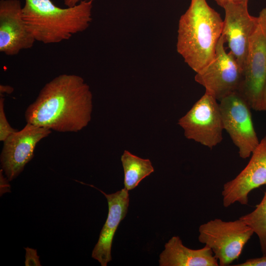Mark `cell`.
Wrapping results in <instances>:
<instances>
[{
    "label": "cell",
    "instance_id": "cell-1",
    "mask_svg": "<svg viewBox=\"0 0 266 266\" xmlns=\"http://www.w3.org/2000/svg\"><path fill=\"white\" fill-rule=\"evenodd\" d=\"M92 110V93L84 79L62 74L43 87L25 118L27 123L51 131L76 133L88 125Z\"/></svg>",
    "mask_w": 266,
    "mask_h": 266
},
{
    "label": "cell",
    "instance_id": "cell-2",
    "mask_svg": "<svg viewBox=\"0 0 266 266\" xmlns=\"http://www.w3.org/2000/svg\"><path fill=\"white\" fill-rule=\"evenodd\" d=\"M223 25L220 15L206 0H191L180 17L176 50L196 73L213 60Z\"/></svg>",
    "mask_w": 266,
    "mask_h": 266
},
{
    "label": "cell",
    "instance_id": "cell-3",
    "mask_svg": "<svg viewBox=\"0 0 266 266\" xmlns=\"http://www.w3.org/2000/svg\"><path fill=\"white\" fill-rule=\"evenodd\" d=\"M93 1L84 0L73 6L61 8L51 0H25L22 15L35 41L57 43L89 27Z\"/></svg>",
    "mask_w": 266,
    "mask_h": 266
},
{
    "label": "cell",
    "instance_id": "cell-4",
    "mask_svg": "<svg viewBox=\"0 0 266 266\" xmlns=\"http://www.w3.org/2000/svg\"><path fill=\"white\" fill-rule=\"evenodd\" d=\"M199 232V241L211 249L220 266H229L238 259L254 233L239 218L230 221L211 220L201 225Z\"/></svg>",
    "mask_w": 266,
    "mask_h": 266
},
{
    "label": "cell",
    "instance_id": "cell-5",
    "mask_svg": "<svg viewBox=\"0 0 266 266\" xmlns=\"http://www.w3.org/2000/svg\"><path fill=\"white\" fill-rule=\"evenodd\" d=\"M257 17V26L250 37L243 79L238 92L252 109L262 111V94L266 82V8Z\"/></svg>",
    "mask_w": 266,
    "mask_h": 266
},
{
    "label": "cell",
    "instance_id": "cell-6",
    "mask_svg": "<svg viewBox=\"0 0 266 266\" xmlns=\"http://www.w3.org/2000/svg\"><path fill=\"white\" fill-rule=\"evenodd\" d=\"M186 138L210 149L221 142L224 130L218 100L205 93L178 121Z\"/></svg>",
    "mask_w": 266,
    "mask_h": 266
},
{
    "label": "cell",
    "instance_id": "cell-7",
    "mask_svg": "<svg viewBox=\"0 0 266 266\" xmlns=\"http://www.w3.org/2000/svg\"><path fill=\"white\" fill-rule=\"evenodd\" d=\"M221 35L216 46L213 60L195 76L196 82L205 93L218 101L238 91L243 79V69L231 52H227Z\"/></svg>",
    "mask_w": 266,
    "mask_h": 266
},
{
    "label": "cell",
    "instance_id": "cell-8",
    "mask_svg": "<svg viewBox=\"0 0 266 266\" xmlns=\"http://www.w3.org/2000/svg\"><path fill=\"white\" fill-rule=\"evenodd\" d=\"M223 125L233 144L239 157H250L260 140L255 131L251 107L238 92H233L219 101Z\"/></svg>",
    "mask_w": 266,
    "mask_h": 266
},
{
    "label": "cell",
    "instance_id": "cell-9",
    "mask_svg": "<svg viewBox=\"0 0 266 266\" xmlns=\"http://www.w3.org/2000/svg\"><path fill=\"white\" fill-rule=\"evenodd\" d=\"M52 131L30 123L3 141L0 156L1 169L9 181L17 177L34 157L37 143Z\"/></svg>",
    "mask_w": 266,
    "mask_h": 266
},
{
    "label": "cell",
    "instance_id": "cell-10",
    "mask_svg": "<svg viewBox=\"0 0 266 266\" xmlns=\"http://www.w3.org/2000/svg\"><path fill=\"white\" fill-rule=\"evenodd\" d=\"M250 156L248 163L239 174L224 184L222 196L224 207L235 202L247 205L250 192L266 185V134Z\"/></svg>",
    "mask_w": 266,
    "mask_h": 266
},
{
    "label": "cell",
    "instance_id": "cell-11",
    "mask_svg": "<svg viewBox=\"0 0 266 266\" xmlns=\"http://www.w3.org/2000/svg\"><path fill=\"white\" fill-rule=\"evenodd\" d=\"M222 36L243 69L246 61L250 37L255 30L258 17L251 15L248 2L225 5Z\"/></svg>",
    "mask_w": 266,
    "mask_h": 266
},
{
    "label": "cell",
    "instance_id": "cell-12",
    "mask_svg": "<svg viewBox=\"0 0 266 266\" xmlns=\"http://www.w3.org/2000/svg\"><path fill=\"white\" fill-rule=\"evenodd\" d=\"M19 0L0 1V52L7 56L32 48L35 41L22 15Z\"/></svg>",
    "mask_w": 266,
    "mask_h": 266
},
{
    "label": "cell",
    "instance_id": "cell-13",
    "mask_svg": "<svg viewBox=\"0 0 266 266\" xmlns=\"http://www.w3.org/2000/svg\"><path fill=\"white\" fill-rule=\"evenodd\" d=\"M88 185L99 190L107 200V217L92 253V257L97 260L101 266H106L112 260L111 250L115 233L128 212L129 194L125 188L115 193L107 194L93 185Z\"/></svg>",
    "mask_w": 266,
    "mask_h": 266
},
{
    "label": "cell",
    "instance_id": "cell-14",
    "mask_svg": "<svg viewBox=\"0 0 266 266\" xmlns=\"http://www.w3.org/2000/svg\"><path fill=\"white\" fill-rule=\"evenodd\" d=\"M160 266H218V260L207 246L199 249L185 246L178 236L172 237L160 255Z\"/></svg>",
    "mask_w": 266,
    "mask_h": 266
},
{
    "label": "cell",
    "instance_id": "cell-15",
    "mask_svg": "<svg viewBox=\"0 0 266 266\" xmlns=\"http://www.w3.org/2000/svg\"><path fill=\"white\" fill-rule=\"evenodd\" d=\"M121 161L124 170V188L128 191L135 188L154 171L149 159L140 158L128 150L124 151Z\"/></svg>",
    "mask_w": 266,
    "mask_h": 266
},
{
    "label": "cell",
    "instance_id": "cell-16",
    "mask_svg": "<svg viewBox=\"0 0 266 266\" xmlns=\"http://www.w3.org/2000/svg\"><path fill=\"white\" fill-rule=\"evenodd\" d=\"M239 218L257 234L262 253L266 255V190L262 200L255 209Z\"/></svg>",
    "mask_w": 266,
    "mask_h": 266
},
{
    "label": "cell",
    "instance_id": "cell-17",
    "mask_svg": "<svg viewBox=\"0 0 266 266\" xmlns=\"http://www.w3.org/2000/svg\"><path fill=\"white\" fill-rule=\"evenodd\" d=\"M4 98L2 95L0 98V141L3 142L10 134L18 130L13 129L9 124L4 110Z\"/></svg>",
    "mask_w": 266,
    "mask_h": 266
},
{
    "label": "cell",
    "instance_id": "cell-18",
    "mask_svg": "<svg viewBox=\"0 0 266 266\" xmlns=\"http://www.w3.org/2000/svg\"><path fill=\"white\" fill-rule=\"evenodd\" d=\"M26 251L25 264L26 266H40L39 256L37 255L36 249L29 248H25Z\"/></svg>",
    "mask_w": 266,
    "mask_h": 266
},
{
    "label": "cell",
    "instance_id": "cell-19",
    "mask_svg": "<svg viewBox=\"0 0 266 266\" xmlns=\"http://www.w3.org/2000/svg\"><path fill=\"white\" fill-rule=\"evenodd\" d=\"M235 266H266V255L262 257L246 260L243 263L234 265Z\"/></svg>",
    "mask_w": 266,
    "mask_h": 266
},
{
    "label": "cell",
    "instance_id": "cell-20",
    "mask_svg": "<svg viewBox=\"0 0 266 266\" xmlns=\"http://www.w3.org/2000/svg\"><path fill=\"white\" fill-rule=\"evenodd\" d=\"M218 5L224 7L225 5L230 3H242L248 2L249 0H214Z\"/></svg>",
    "mask_w": 266,
    "mask_h": 266
},
{
    "label": "cell",
    "instance_id": "cell-21",
    "mask_svg": "<svg viewBox=\"0 0 266 266\" xmlns=\"http://www.w3.org/2000/svg\"><path fill=\"white\" fill-rule=\"evenodd\" d=\"M14 91V88L9 85H0V95L3 94H10Z\"/></svg>",
    "mask_w": 266,
    "mask_h": 266
},
{
    "label": "cell",
    "instance_id": "cell-22",
    "mask_svg": "<svg viewBox=\"0 0 266 266\" xmlns=\"http://www.w3.org/2000/svg\"><path fill=\"white\" fill-rule=\"evenodd\" d=\"M262 111H266V82L263 89L261 99Z\"/></svg>",
    "mask_w": 266,
    "mask_h": 266
},
{
    "label": "cell",
    "instance_id": "cell-23",
    "mask_svg": "<svg viewBox=\"0 0 266 266\" xmlns=\"http://www.w3.org/2000/svg\"><path fill=\"white\" fill-rule=\"evenodd\" d=\"M80 0H64V4L67 7H72L77 4Z\"/></svg>",
    "mask_w": 266,
    "mask_h": 266
}]
</instances>
